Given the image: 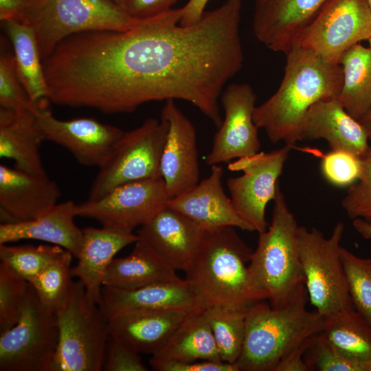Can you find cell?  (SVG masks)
Listing matches in <instances>:
<instances>
[{
	"mask_svg": "<svg viewBox=\"0 0 371 371\" xmlns=\"http://www.w3.org/2000/svg\"><path fill=\"white\" fill-rule=\"evenodd\" d=\"M242 0H225L190 25H180L183 8L139 19L111 32L98 57L102 83L121 113L151 101L191 103L218 128V99L242 69Z\"/></svg>",
	"mask_w": 371,
	"mask_h": 371,
	"instance_id": "6da1fadb",
	"label": "cell"
},
{
	"mask_svg": "<svg viewBox=\"0 0 371 371\" xmlns=\"http://www.w3.org/2000/svg\"><path fill=\"white\" fill-rule=\"evenodd\" d=\"M282 80L268 100L256 106L254 121L272 143L294 146L304 140L302 124L315 102L337 97L343 84L340 65H334L295 43L287 52Z\"/></svg>",
	"mask_w": 371,
	"mask_h": 371,
	"instance_id": "7a4b0ae2",
	"label": "cell"
},
{
	"mask_svg": "<svg viewBox=\"0 0 371 371\" xmlns=\"http://www.w3.org/2000/svg\"><path fill=\"white\" fill-rule=\"evenodd\" d=\"M253 250L234 227L205 231L200 248L186 269V280L207 304L249 309L267 300L249 268Z\"/></svg>",
	"mask_w": 371,
	"mask_h": 371,
	"instance_id": "3957f363",
	"label": "cell"
},
{
	"mask_svg": "<svg viewBox=\"0 0 371 371\" xmlns=\"http://www.w3.org/2000/svg\"><path fill=\"white\" fill-rule=\"evenodd\" d=\"M308 300L303 284L282 306L273 307L262 300L249 308L236 363L240 371H273L292 350L323 330L324 317L316 309L306 308Z\"/></svg>",
	"mask_w": 371,
	"mask_h": 371,
	"instance_id": "277c9868",
	"label": "cell"
},
{
	"mask_svg": "<svg viewBox=\"0 0 371 371\" xmlns=\"http://www.w3.org/2000/svg\"><path fill=\"white\" fill-rule=\"evenodd\" d=\"M269 229L259 233L249 268L273 307L286 304L304 284L298 229L284 194L278 187Z\"/></svg>",
	"mask_w": 371,
	"mask_h": 371,
	"instance_id": "5b68a950",
	"label": "cell"
},
{
	"mask_svg": "<svg viewBox=\"0 0 371 371\" xmlns=\"http://www.w3.org/2000/svg\"><path fill=\"white\" fill-rule=\"evenodd\" d=\"M139 19L113 0H32L24 23L34 31L42 60L65 38L94 31H126Z\"/></svg>",
	"mask_w": 371,
	"mask_h": 371,
	"instance_id": "8992f818",
	"label": "cell"
},
{
	"mask_svg": "<svg viewBox=\"0 0 371 371\" xmlns=\"http://www.w3.org/2000/svg\"><path fill=\"white\" fill-rule=\"evenodd\" d=\"M59 340L54 371L102 370L109 320L91 304L84 284L74 282L71 294L56 311Z\"/></svg>",
	"mask_w": 371,
	"mask_h": 371,
	"instance_id": "52a82bcc",
	"label": "cell"
},
{
	"mask_svg": "<svg viewBox=\"0 0 371 371\" xmlns=\"http://www.w3.org/2000/svg\"><path fill=\"white\" fill-rule=\"evenodd\" d=\"M344 231L342 222L334 226L328 238L315 227L300 226L298 229L300 257L308 300L324 317L355 309L340 255Z\"/></svg>",
	"mask_w": 371,
	"mask_h": 371,
	"instance_id": "ba28073f",
	"label": "cell"
},
{
	"mask_svg": "<svg viewBox=\"0 0 371 371\" xmlns=\"http://www.w3.org/2000/svg\"><path fill=\"white\" fill-rule=\"evenodd\" d=\"M168 127L164 118L150 117L139 126L124 131L98 168L88 199H98L126 183L161 178V158Z\"/></svg>",
	"mask_w": 371,
	"mask_h": 371,
	"instance_id": "9c48e42d",
	"label": "cell"
},
{
	"mask_svg": "<svg viewBox=\"0 0 371 371\" xmlns=\"http://www.w3.org/2000/svg\"><path fill=\"white\" fill-rule=\"evenodd\" d=\"M0 335L1 371H54L59 340L56 313L41 302L30 284L20 317Z\"/></svg>",
	"mask_w": 371,
	"mask_h": 371,
	"instance_id": "30bf717a",
	"label": "cell"
},
{
	"mask_svg": "<svg viewBox=\"0 0 371 371\" xmlns=\"http://www.w3.org/2000/svg\"><path fill=\"white\" fill-rule=\"evenodd\" d=\"M370 38L371 10L366 0H328L295 43L337 65L347 49Z\"/></svg>",
	"mask_w": 371,
	"mask_h": 371,
	"instance_id": "8fae6325",
	"label": "cell"
},
{
	"mask_svg": "<svg viewBox=\"0 0 371 371\" xmlns=\"http://www.w3.org/2000/svg\"><path fill=\"white\" fill-rule=\"evenodd\" d=\"M291 148L285 144L270 152L236 159L227 165L230 171L243 172L227 180L232 203L238 215L258 234L267 229L265 209L276 195Z\"/></svg>",
	"mask_w": 371,
	"mask_h": 371,
	"instance_id": "7c38bea8",
	"label": "cell"
},
{
	"mask_svg": "<svg viewBox=\"0 0 371 371\" xmlns=\"http://www.w3.org/2000/svg\"><path fill=\"white\" fill-rule=\"evenodd\" d=\"M170 199L161 177L140 180L78 204V216L94 219L102 227L133 232L153 218Z\"/></svg>",
	"mask_w": 371,
	"mask_h": 371,
	"instance_id": "4fadbf2b",
	"label": "cell"
},
{
	"mask_svg": "<svg viewBox=\"0 0 371 371\" xmlns=\"http://www.w3.org/2000/svg\"><path fill=\"white\" fill-rule=\"evenodd\" d=\"M220 100L225 117L214 134L211 150L205 157L209 166L259 152L258 128L254 121L256 95L247 83H231L224 88Z\"/></svg>",
	"mask_w": 371,
	"mask_h": 371,
	"instance_id": "5bb4252c",
	"label": "cell"
},
{
	"mask_svg": "<svg viewBox=\"0 0 371 371\" xmlns=\"http://www.w3.org/2000/svg\"><path fill=\"white\" fill-rule=\"evenodd\" d=\"M36 114L44 141L61 146L87 166L99 168L124 132L91 117L59 120L50 111L38 106Z\"/></svg>",
	"mask_w": 371,
	"mask_h": 371,
	"instance_id": "9a60e30c",
	"label": "cell"
},
{
	"mask_svg": "<svg viewBox=\"0 0 371 371\" xmlns=\"http://www.w3.org/2000/svg\"><path fill=\"white\" fill-rule=\"evenodd\" d=\"M161 117L168 125L161 158V178L173 198L199 182L196 132L174 100L166 101Z\"/></svg>",
	"mask_w": 371,
	"mask_h": 371,
	"instance_id": "2e32d148",
	"label": "cell"
},
{
	"mask_svg": "<svg viewBox=\"0 0 371 371\" xmlns=\"http://www.w3.org/2000/svg\"><path fill=\"white\" fill-rule=\"evenodd\" d=\"M60 194L59 186L47 175H36L0 165L1 223L36 218L59 203Z\"/></svg>",
	"mask_w": 371,
	"mask_h": 371,
	"instance_id": "e0dca14e",
	"label": "cell"
},
{
	"mask_svg": "<svg viewBox=\"0 0 371 371\" xmlns=\"http://www.w3.org/2000/svg\"><path fill=\"white\" fill-rule=\"evenodd\" d=\"M328 0H255L253 31L268 49L286 54Z\"/></svg>",
	"mask_w": 371,
	"mask_h": 371,
	"instance_id": "ac0fdd59",
	"label": "cell"
},
{
	"mask_svg": "<svg viewBox=\"0 0 371 371\" xmlns=\"http://www.w3.org/2000/svg\"><path fill=\"white\" fill-rule=\"evenodd\" d=\"M205 231L168 205L140 227L139 239L175 271H185L198 252Z\"/></svg>",
	"mask_w": 371,
	"mask_h": 371,
	"instance_id": "d6986e66",
	"label": "cell"
},
{
	"mask_svg": "<svg viewBox=\"0 0 371 371\" xmlns=\"http://www.w3.org/2000/svg\"><path fill=\"white\" fill-rule=\"evenodd\" d=\"M223 168L212 166L210 175L196 186L171 198L168 206L186 216L204 231L237 227L254 232L237 213L222 186Z\"/></svg>",
	"mask_w": 371,
	"mask_h": 371,
	"instance_id": "ffe728a7",
	"label": "cell"
},
{
	"mask_svg": "<svg viewBox=\"0 0 371 371\" xmlns=\"http://www.w3.org/2000/svg\"><path fill=\"white\" fill-rule=\"evenodd\" d=\"M99 307L109 320L126 311L143 309L201 311L208 305L186 279L157 283L137 289L102 286Z\"/></svg>",
	"mask_w": 371,
	"mask_h": 371,
	"instance_id": "44dd1931",
	"label": "cell"
},
{
	"mask_svg": "<svg viewBox=\"0 0 371 371\" xmlns=\"http://www.w3.org/2000/svg\"><path fill=\"white\" fill-rule=\"evenodd\" d=\"M303 139H325L331 150H344L363 158L370 151L369 137L361 122L344 109L337 97L321 100L307 111Z\"/></svg>",
	"mask_w": 371,
	"mask_h": 371,
	"instance_id": "7402d4cb",
	"label": "cell"
},
{
	"mask_svg": "<svg viewBox=\"0 0 371 371\" xmlns=\"http://www.w3.org/2000/svg\"><path fill=\"white\" fill-rule=\"evenodd\" d=\"M77 205L71 200L58 203L42 216L24 222L1 223L0 245L36 240L63 247L78 258L82 248V229L75 223Z\"/></svg>",
	"mask_w": 371,
	"mask_h": 371,
	"instance_id": "603a6c76",
	"label": "cell"
},
{
	"mask_svg": "<svg viewBox=\"0 0 371 371\" xmlns=\"http://www.w3.org/2000/svg\"><path fill=\"white\" fill-rule=\"evenodd\" d=\"M192 311L182 309H143L121 313L109 319L110 337L139 353L153 355Z\"/></svg>",
	"mask_w": 371,
	"mask_h": 371,
	"instance_id": "cb8c5ba5",
	"label": "cell"
},
{
	"mask_svg": "<svg viewBox=\"0 0 371 371\" xmlns=\"http://www.w3.org/2000/svg\"><path fill=\"white\" fill-rule=\"evenodd\" d=\"M84 242L76 266L71 268L73 277L85 285L89 302L99 305L104 275L115 256L127 245L139 240L133 232L109 227L82 229Z\"/></svg>",
	"mask_w": 371,
	"mask_h": 371,
	"instance_id": "d4e9b609",
	"label": "cell"
},
{
	"mask_svg": "<svg viewBox=\"0 0 371 371\" xmlns=\"http://www.w3.org/2000/svg\"><path fill=\"white\" fill-rule=\"evenodd\" d=\"M36 106L19 110L0 108V157L14 167L45 175L40 148L44 139L38 125Z\"/></svg>",
	"mask_w": 371,
	"mask_h": 371,
	"instance_id": "484cf974",
	"label": "cell"
},
{
	"mask_svg": "<svg viewBox=\"0 0 371 371\" xmlns=\"http://www.w3.org/2000/svg\"><path fill=\"white\" fill-rule=\"evenodd\" d=\"M180 280L176 271L139 238L128 256L113 259L104 275L102 284L116 289L133 290Z\"/></svg>",
	"mask_w": 371,
	"mask_h": 371,
	"instance_id": "4316f807",
	"label": "cell"
},
{
	"mask_svg": "<svg viewBox=\"0 0 371 371\" xmlns=\"http://www.w3.org/2000/svg\"><path fill=\"white\" fill-rule=\"evenodd\" d=\"M204 310L190 312L149 362L223 361Z\"/></svg>",
	"mask_w": 371,
	"mask_h": 371,
	"instance_id": "83f0119b",
	"label": "cell"
},
{
	"mask_svg": "<svg viewBox=\"0 0 371 371\" xmlns=\"http://www.w3.org/2000/svg\"><path fill=\"white\" fill-rule=\"evenodd\" d=\"M4 30L13 48V56L19 78L32 102L47 99L43 60L33 27L22 22H2Z\"/></svg>",
	"mask_w": 371,
	"mask_h": 371,
	"instance_id": "f1b7e54d",
	"label": "cell"
},
{
	"mask_svg": "<svg viewBox=\"0 0 371 371\" xmlns=\"http://www.w3.org/2000/svg\"><path fill=\"white\" fill-rule=\"evenodd\" d=\"M339 64L343 84L337 99L348 114L360 121L371 107V47L360 43L352 46Z\"/></svg>",
	"mask_w": 371,
	"mask_h": 371,
	"instance_id": "f546056e",
	"label": "cell"
},
{
	"mask_svg": "<svg viewBox=\"0 0 371 371\" xmlns=\"http://www.w3.org/2000/svg\"><path fill=\"white\" fill-rule=\"evenodd\" d=\"M321 334L341 355L352 360L371 362V322L355 309L324 317Z\"/></svg>",
	"mask_w": 371,
	"mask_h": 371,
	"instance_id": "4dcf8cb0",
	"label": "cell"
},
{
	"mask_svg": "<svg viewBox=\"0 0 371 371\" xmlns=\"http://www.w3.org/2000/svg\"><path fill=\"white\" fill-rule=\"evenodd\" d=\"M248 310L218 304L204 310L223 362L235 364L240 357Z\"/></svg>",
	"mask_w": 371,
	"mask_h": 371,
	"instance_id": "1f68e13d",
	"label": "cell"
},
{
	"mask_svg": "<svg viewBox=\"0 0 371 371\" xmlns=\"http://www.w3.org/2000/svg\"><path fill=\"white\" fill-rule=\"evenodd\" d=\"M73 255L65 250L52 264L29 282L41 302L48 308L56 311L69 298L74 282L71 273Z\"/></svg>",
	"mask_w": 371,
	"mask_h": 371,
	"instance_id": "d6a6232c",
	"label": "cell"
},
{
	"mask_svg": "<svg viewBox=\"0 0 371 371\" xmlns=\"http://www.w3.org/2000/svg\"><path fill=\"white\" fill-rule=\"evenodd\" d=\"M55 245H0V260L17 275L30 282L65 251Z\"/></svg>",
	"mask_w": 371,
	"mask_h": 371,
	"instance_id": "836d02e7",
	"label": "cell"
},
{
	"mask_svg": "<svg viewBox=\"0 0 371 371\" xmlns=\"http://www.w3.org/2000/svg\"><path fill=\"white\" fill-rule=\"evenodd\" d=\"M340 255L353 306L371 322V258L359 257L341 246Z\"/></svg>",
	"mask_w": 371,
	"mask_h": 371,
	"instance_id": "e575fe53",
	"label": "cell"
},
{
	"mask_svg": "<svg viewBox=\"0 0 371 371\" xmlns=\"http://www.w3.org/2000/svg\"><path fill=\"white\" fill-rule=\"evenodd\" d=\"M30 283L0 262V333L12 327L21 316Z\"/></svg>",
	"mask_w": 371,
	"mask_h": 371,
	"instance_id": "d590c367",
	"label": "cell"
},
{
	"mask_svg": "<svg viewBox=\"0 0 371 371\" xmlns=\"http://www.w3.org/2000/svg\"><path fill=\"white\" fill-rule=\"evenodd\" d=\"M304 359L309 371H371V362L352 360L341 355L321 333L313 337Z\"/></svg>",
	"mask_w": 371,
	"mask_h": 371,
	"instance_id": "8d00e7d4",
	"label": "cell"
},
{
	"mask_svg": "<svg viewBox=\"0 0 371 371\" xmlns=\"http://www.w3.org/2000/svg\"><path fill=\"white\" fill-rule=\"evenodd\" d=\"M321 169L331 184L350 187L361 177L363 158L346 150H331L323 157Z\"/></svg>",
	"mask_w": 371,
	"mask_h": 371,
	"instance_id": "74e56055",
	"label": "cell"
},
{
	"mask_svg": "<svg viewBox=\"0 0 371 371\" xmlns=\"http://www.w3.org/2000/svg\"><path fill=\"white\" fill-rule=\"evenodd\" d=\"M0 104L1 107L10 110L36 106L19 78L13 54L3 47L0 54Z\"/></svg>",
	"mask_w": 371,
	"mask_h": 371,
	"instance_id": "f35d334b",
	"label": "cell"
},
{
	"mask_svg": "<svg viewBox=\"0 0 371 371\" xmlns=\"http://www.w3.org/2000/svg\"><path fill=\"white\" fill-rule=\"evenodd\" d=\"M341 205L352 220L361 218L371 223V148L363 158L360 179L349 187Z\"/></svg>",
	"mask_w": 371,
	"mask_h": 371,
	"instance_id": "ab89813d",
	"label": "cell"
},
{
	"mask_svg": "<svg viewBox=\"0 0 371 371\" xmlns=\"http://www.w3.org/2000/svg\"><path fill=\"white\" fill-rule=\"evenodd\" d=\"M140 353L124 342L109 337L107 343L102 370L146 371Z\"/></svg>",
	"mask_w": 371,
	"mask_h": 371,
	"instance_id": "60d3db41",
	"label": "cell"
},
{
	"mask_svg": "<svg viewBox=\"0 0 371 371\" xmlns=\"http://www.w3.org/2000/svg\"><path fill=\"white\" fill-rule=\"evenodd\" d=\"M156 371H240L237 365L223 361H156L149 362Z\"/></svg>",
	"mask_w": 371,
	"mask_h": 371,
	"instance_id": "b9f144b4",
	"label": "cell"
},
{
	"mask_svg": "<svg viewBox=\"0 0 371 371\" xmlns=\"http://www.w3.org/2000/svg\"><path fill=\"white\" fill-rule=\"evenodd\" d=\"M178 0H122L121 7L135 19L152 17L165 12Z\"/></svg>",
	"mask_w": 371,
	"mask_h": 371,
	"instance_id": "7bdbcfd3",
	"label": "cell"
},
{
	"mask_svg": "<svg viewBox=\"0 0 371 371\" xmlns=\"http://www.w3.org/2000/svg\"><path fill=\"white\" fill-rule=\"evenodd\" d=\"M315 336L307 339L292 350L278 363L273 371H309L304 356Z\"/></svg>",
	"mask_w": 371,
	"mask_h": 371,
	"instance_id": "ee69618b",
	"label": "cell"
},
{
	"mask_svg": "<svg viewBox=\"0 0 371 371\" xmlns=\"http://www.w3.org/2000/svg\"><path fill=\"white\" fill-rule=\"evenodd\" d=\"M32 0H0V20L24 23Z\"/></svg>",
	"mask_w": 371,
	"mask_h": 371,
	"instance_id": "f6af8a7d",
	"label": "cell"
},
{
	"mask_svg": "<svg viewBox=\"0 0 371 371\" xmlns=\"http://www.w3.org/2000/svg\"><path fill=\"white\" fill-rule=\"evenodd\" d=\"M209 0H189L182 8L183 14L180 25H190L199 22L204 14Z\"/></svg>",
	"mask_w": 371,
	"mask_h": 371,
	"instance_id": "bcb514c9",
	"label": "cell"
},
{
	"mask_svg": "<svg viewBox=\"0 0 371 371\" xmlns=\"http://www.w3.org/2000/svg\"><path fill=\"white\" fill-rule=\"evenodd\" d=\"M352 226L363 238H371V223L361 218H356L352 220Z\"/></svg>",
	"mask_w": 371,
	"mask_h": 371,
	"instance_id": "7dc6e473",
	"label": "cell"
},
{
	"mask_svg": "<svg viewBox=\"0 0 371 371\" xmlns=\"http://www.w3.org/2000/svg\"><path fill=\"white\" fill-rule=\"evenodd\" d=\"M359 122L366 128L369 137L371 135V107Z\"/></svg>",
	"mask_w": 371,
	"mask_h": 371,
	"instance_id": "c3c4849f",
	"label": "cell"
},
{
	"mask_svg": "<svg viewBox=\"0 0 371 371\" xmlns=\"http://www.w3.org/2000/svg\"><path fill=\"white\" fill-rule=\"evenodd\" d=\"M113 1H115L117 3H118L121 6L122 0H113Z\"/></svg>",
	"mask_w": 371,
	"mask_h": 371,
	"instance_id": "681fc988",
	"label": "cell"
},
{
	"mask_svg": "<svg viewBox=\"0 0 371 371\" xmlns=\"http://www.w3.org/2000/svg\"><path fill=\"white\" fill-rule=\"evenodd\" d=\"M369 7H370V9L371 10V0H366Z\"/></svg>",
	"mask_w": 371,
	"mask_h": 371,
	"instance_id": "f907efd6",
	"label": "cell"
},
{
	"mask_svg": "<svg viewBox=\"0 0 371 371\" xmlns=\"http://www.w3.org/2000/svg\"><path fill=\"white\" fill-rule=\"evenodd\" d=\"M369 42V44H370V47H371V38L368 41Z\"/></svg>",
	"mask_w": 371,
	"mask_h": 371,
	"instance_id": "816d5d0a",
	"label": "cell"
},
{
	"mask_svg": "<svg viewBox=\"0 0 371 371\" xmlns=\"http://www.w3.org/2000/svg\"><path fill=\"white\" fill-rule=\"evenodd\" d=\"M369 139L371 140V135L369 136Z\"/></svg>",
	"mask_w": 371,
	"mask_h": 371,
	"instance_id": "f5cc1de1",
	"label": "cell"
}]
</instances>
